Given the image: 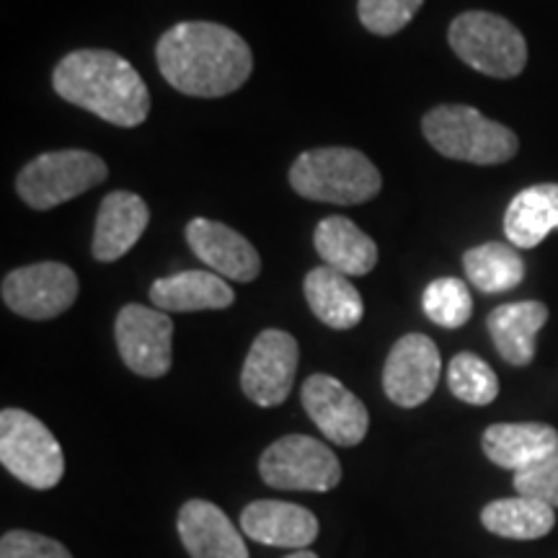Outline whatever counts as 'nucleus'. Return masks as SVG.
<instances>
[{
    "label": "nucleus",
    "instance_id": "obj_1",
    "mask_svg": "<svg viewBox=\"0 0 558 558\" xmlns=\"http://www.w3.org/2000/svg\"><path fill=\"white\" fill-rule=\"evenodd\" d=\"M160 75L197 99H220L248 81L254 54L241 34L213 21L171 26L156 47Z\"/></svg>",
    "mask_w": 558,
    "mask_h": 558
},
{
    "label": "nucleus",
    "instance_id": "obj_2",
    "mask_svg": "<svg viewBox=\"0 0 558 558\" xmlns=\"http://www.w3.org/2000/svg\"><path fill=\"white\" fill-rule=\"evenodd\" d=\"M52 86L60 99L117 128H140L150 114V90L122 54L78 50L58 62Z\"/></svg>",
    "mask_w": 558,
    "mask_h": 558
},
{
    "label": "nucleus",
    "instance_id": "obj_3",
    "mask_svg": "<svg viewBox=\"0 0 558 558\" xmlns=\"http://www.w3.org/2000/svg\"><path fill=\"white\" fill-rule=\"evenodd\" d=\"M424 137L445 158L476 166H499L514 158L518 135L465 104H445L422 120Z\"/></svg>",
    "mask_w": 558,
    "mask_h": 558
},
{
    "label": "nucleus",
    "instance_id": "obj_4",
    "mask_svg": "<svg viewBox=\"0 0 558 558\" xmlns=\"http://www.w3.org/2000/svg\"><path fill=\"white\" fill-rule=\"evenodd\" d=\"M300 197L331 205H362L383 190V177L365 153L352 148H316L303 153L290 169Z\"/></svg>",
    "mask_w": 558,
    "mask_h": 558
},
{
    "label": "nucleus",
    "instance_id": "obj_5",
    "mask_svg": "<svg viewBox=\"0 0 558 558\" xmlns=\"http://www.w3.org/2000/svg\"><path fill=\"white\" fill-rule=\"evenodd\" d=\"M452 52L488 78H514L527 65V41L512 21L488 11H465L450 24Z\"/></svg>",
    "mask_w": 558,
    "mask_h": 558
},
{
    "label": "nucleus",
    "instance_id": "obj_6",
    "mask_svg": "<svg viewBox=\"0 0 558 558\" xmlns=\"http://www.w3.org/2000/svg\"><path fill=\"white\" fill-rule=\"evenodd\" d=\"M0 463L21 484L47 492L62 481L65 456L60 442L37 416L21 409L0 414Z\"/></svg>",
    "mask_w": 558,
    "mask_h": 558
},
{
    "label": "nucleus",
    "instance_id": "obj_7",
    "mask_svg": "<svg viewBox=\"0 0 558 558\" xmlns=\"http://www.w3.org/2000/svg\"><path fill=\"white\" fill-rule=\"evenodd\" d=\"M107 177V163L94 153L54 150L24 166L16 179V192L32 209H52L94 190Z\"/></svg>",
    "mask_w": 558,
    "mask_h": 558
},
{
    "label": "nucleus",
    "instance_id": "obj_8",
    "mask_svg": "<svg viewBox=\"0 0 558 558\" xmlns=\"http://www.w3.org/2000/svg\"><path fill=\"white\" fill-rule=\"evenodd\" d=\"M264 484L282 492H331L341 481V463L324 442L288 435L271 442L259 460Z\"/></svg>",
    "mask_w": 558,
    "mask_h": 558
},
{
    "label": "nucleus",
    "instance_id": "obj_9",
    "mask_svg": "<svg viewBox=\"0 0 558 558\" xmlns=\"http://www.w3.org/2000/svg\"><path fill=\"white\" fill-rule=\"evenodd\" d=\"M122 362L143 378H163L173 362V320L158 308L124 305L114 324Z\"/></svg>",
    "mask_w": 558,
    "mask_h": 558
},
{
    "label": "nucleus",
    "instance_id": "obj_10",
    "mask_svg": "<svg viewBox=\"0 0 558 558\" xmlns=\"http://www.w3.org/2000/svg\"><path fill=\"white\" fill-rule=\"evenodd\" d=\"M300 349L292 333L267 329L254 339L243 362L241 388L256 407L271 409L288 401L295 386Z\"/></svg>",
    "mask_w": 558,
    "mask_h": 558
},
{
    "label": "nucleus",
    "instance_id": "obj_11",
    "mask_svg": "<svg viewBox=\"0 0 558 558\" xmlns=\"http://www.w3.org/2000/svg\"><path fill=\"white\" fill-rule=\"evenodd\" d=\"M78 298V277L60 262L13 269L3 279V303L19 316L47 320L65 313Z\"/></svg>",
    "mask_w": 558,
    "mask_h": 558
},
{
    "label": "nucleus",
    "instance_id": "obj_12",
    "mask_svg": "<svg viewBox=\"0 0 558 558\" xmlns=\"http://www.w3.org/2000/svg\"><path fill=\"white\" fill-rule=\"evenodd\" d=\"M439 349L424 333H407L390 349L386 369H383V388L396 407L416 409L435 393L439 383Z\"/></svg>",
    "mask_w": 558,
    "mask_h": 558
},
{
    "label": "nucleus",
    "instance_id": "obj_13",
    "mask_svg": "<svg viewBox=\"0 0 558 558\" xmlns=\"http://www.w3.org/2000/svg\"><path fill=\"white\" fill-rule=\"evenodd\" d=\"M303 407L313 424L341 448H354L367 437L369 414L357 396L331 375H311L303 383Z\"/></svg>",
    "mask_w": 558,
    "mask_h": 558
},
{
    "label": "nucleus",
    "instance_id": "obj_14",
    "mask_svg": "<svg viewBox=\"0 0 558 558\" xmlns=\"http://www.w3.org/2000/svg\"><path fill=\"white\" fill-rule=\"evenodd\" d=\"M186 241L215 275L230 282H254L262 271L259 251L243 239L239 230L222 226L218 220L194 218L186 226Z\"/></svg>",
    "mask_w": 558,
    "mask_h": 558
},
{
    "label": "nucleus",
    "instance_id": "obj_15",
    "mask_svg": "<svg viewBox=\"0 0 558 558\" xmlns=\"http://www.w3.org/2000/svg\"><path fill=\"white\" fill-rule=\"evenodd\" d=\"M243 535L264 546L305 550L318 538V520L311 509L290 501H251L241 514Z\"/></svg>",
    "mask_w": 558,
    "mask_h": 558
},
{
    "label": "nucleus",
    "instance_id": "obj_16",
    "mask_svg": "<svg viewBox=\"0 0 558 558\" xmlns=\"http://www.w3.org/2000/svg\"><path fill=\"white\" fill-rule=\"evenodd\" d=\"M177 527L192 558H248L243 535H239L228 514L213 501H186L179 512Z\"/></svg>",
    "mask_w": 558,
    "mask_h": 558
},
{
    "label": "nucleus",
    "instance_id": "obj_17",
    "mask_svg": "<svg viewBox=\"0 0 558 558\" xmlns=\"http://www.w3.org/2000/svg\"><path fill=\"white\" fill-rule=\"evenodd\" d=\"M150 222V209L132 192H111L104 197L96 218L94 251L96 262H117L140 241Z\"/></svg>",
    "mask_w": 558,
    "mask_h": 558
},
{
    "label": "nucleus",
    "instance_id": "obj_18",
    "mask_svg": "<svg viewBox=\"0 0 558 558\" xmlns=\"http://www.w3.org/2000/svg\"><path fill=\"white\" fill-rule=\"evenodd\" d=\"M548 324V308L538 300L499 305L488 313L486 329L499 357L514 367H525L535 357V337Z\"/></svg>",
    "mask_w": 558,
    "mask_h": 558
},
{
    "label": "nucleus",
    "instance_id": "obj_19",
    "mask_svg": "<svg viewBox=\"0 0 558 558\" xmlns=\"http://www.w3.org/2000/svg\"><path fill=\"white\" fill-rule=\"evenodd\" d=\"M481 445L494 465L518 473L558 450V432L541 422L492 424Z\"/></svg>",
    "mask_w": 558,
    "mask_h": 558
},
{
    "label": "nucleus",
    "instance_id": "obj_20",
    "mask_svg": "<svg viewBox=\"0 0 558 558\" xmlns=\"http://www.w3.org/2000/svg\"><path fill=\"white\" fill-rule=\"evenodd\" d=\"M150 300L158 311L194 313V311H226L233 305V288L215 271L186 269L179 275L156 279Z\"/></svg>",
    "mask_w": 558,
    "mask_h": 558
},
{
    "label": "nucleus",
    "instance_id": "obj_21",
    "mask_svg": "<svg viewBox=\"0 0 558 558\" xmlns=\"http://www.w3.org/2000/svg\"><path fill=\"white\" fill-rule=\"evenodd\" d=\"M316 251L326 267L347 277H362L378 264V246L365 230H360L349 218H324L316 226Z\"/></svg>",
    "mask_w": 558,
    "mask_h": 558
},
{
    "label": "nucleus",
    "instance_id": "obj_22",
    "mask_svg": "<svg viewBox=\"0 0 558 558\" xmlns=\"http://www.w3.org/2000/svg\"><path fill=\"white\" fill-rule=\"evenodd\" d=\"M305 300H308L313 316L329 329L347 331L354 329L365 316L362 295L349 282L347 275L331 267H316L305 277Z\"/></svg>",
    "mask_w": 558,
    "mask_h": 558
},
{
    "label": "nucleus",
    "instance_id": "obj_23",
    "mask_svg": "<svg viewBox=\"0 0 558 558\" xmlns=\"http://www.w3.org/2000/svg\"><path fill=\"white\" fill-rule=\"evenodd\" d=\"M558 230V184H535L509 202L505 235L514 248H535Z\"/></svg>",
    "mask_w": 558,
    "mask_h": 558
},
{
    "label": "nucleus",
    "instance_id": "obj_24",
    "mask_svg": "<svg viewBox=\"0 0 558 558\" xmlns=\"http://www.w3.org/2000/svg\"><path fill=\"white\" fill-rule=\"evenodd\" d=\"M481 522L488 533L509 541H538L556 525L554 507L530 497L497 499L484 507Z\"/></svg>",
    "mask_w": 558,
    "mask_h": 558
},
{
    "label": "nucleus",
    "instance_id": "obj_25",
    "mask_svg": "<svg viewBox=\"0 0 558 558\" xmlns=\"http://www.w3.org/2000/svg\"><path fill=\"white\" fill-rule=\"evenodd\" d=\"M463 269L473 288L486 295L514 290L525 279V262L514 246H507V243H484V246L465 251Z\"/></svg>",
    "mask_w": 558,
    "mask_h": 558
},
{
    "label": "nucleus",
    "instance_id": "obj_26",
    "mask_svg": "<svg viewBox=\"0 0 558 558\" xmlns=\"http://www.w3.org/2000/svg\"><path fill=\"white\" fill-rule=\"evenodd\" d=\"M448 386L452 396L471 407H488L499 396V378L478 354L460 352L448 367Z\"/></svg>",
    "mask_w": 558,
    "mask_h": 558
},
{
    "label": "nucleus",
    "instance_id": "obj_27",
    "mask_svg": "<svg viewBox=\"0 0 558 558\" xmlns=\"http://www.w3.org/2000/svg\"><path fill=\"white\" fill-rule=\"evenodd\" d=\"M422 308L432 324L442 329H460L469 324L473 313V298L469 284L456 277H439L427 284L422 295Z\"/></svg>",
    "mask_w": 558,
    "mask_h": 558
},
{
    "label": "nucleus",
    "instance_id": "obj_28",
    "mask_svg": "<svg viewBox=\"0 0 558 558\" xmlns=\"http://www.w3.org/2000/svg\"><path fill=\"white\" fill-rule=\"evenodd\" d=\"M422 5L424 0H360L357 16L367 32L393 37L416 16Z\"/></svg>",
    "mask_w": 558,
    "mask_h": 558
},
{
    "label": "nucleus",
    "instance_id": "obj_29",
    "mask_svg": "<svg viewBox=\"0 0 558 558\" xmlns=\"http://www.w3.org/2000/svg\"><path fill=\"white\" fill-rule=\"evenodd\" d=\"M514 488L520 497L546 501L548 507L558 509V450L514 473Z\"/></svg>",
    "mask_w": 558,
    "mask_h": 558
},
{
    "label": "nucleus",
    "instance_id": "obj_30",
    "mask_svg": "<svg viewBox=\"0 0 558 558\" xmlns=\"http://www.w3.org/2000/svg\"><path fill=\"white\" fill-rule=\"evenodd\" d=\"M0 558H73L60 541L29 530H11L0 541Z\"/></svg>",
    "mask_w": 558,
    "mask_h": 558
},
{
    "label": "nucleus",
    "instance_id": "obj_31",
    "mask_svg": "<svg viewBox=\"0 0 558 558\" xmlns=\"http://www.w3.org/2000/svg\"><path fill=\"white\" fill-rule=\"evenodd\" d=\"M284 558H318V556L313 554V550L305 548V550H295V554H292V556H284Z\"/></svg>",
    "mask_w": 558,
    "mask_h": 558
}]
</instances>
